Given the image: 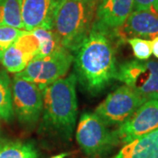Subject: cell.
<instances>
[{
	"label": "cell",
	"mask_w": 158,
	"mask_h": 158,
	"mask_svg": "<svg viewBox=\"0 0 158 158\" xmlns=\"http://www.w3.org/2000/svg\"><path fill=\"white\" fill-rule=\"evenodd\" d=\"M112 158H158V129L126 143Z\"/></svg>",
	"instance_id": "obj_14"
},
{
	"label": "cell",
	"mask_w": 158,
	"mask_h": 158,
	"mask_svg": "<svg viewBox=\"0 0 158 158\" xmlns=\"http://www.w3.org/2000/svg\"><path fill=\"white\" fill-rule=\"evenodd\" d=\"M76 139L88 156H100L119 144L115 131H111L95 113H84L79 118Z\"/></svg>",
	"instance_id": "obj_4"
},
{
	"label": "cell",
	"mask_w": 158,
	"mask_h": 158,
	"mask_svg": "<svg viewBox=\"0 0 158 158\" xmlns=\"http://www.w3.org/2000/svg\"><path fill=\"white\" fill-rule=\"evenodd\" d=\"M141 96L158 94V61L132 60L120 64L116 77Z\"/></svg>",
	"instance_id": "obj_8"
},
{
	"label": "cell",
	"mask_w": 158,
	"mask_h": 158,
	"mask_svg": "<svg viewBox=\"0 0 158 158\" xmlns=\"http://www.w3.org/2000/svg\"><path fill=\"white\" fill-rule=\"evenodd\" d=\"M61 0H20L25 30L37 27L52 29L55 12Z\"/></svg>",
	"instance_id": "obj_12"
},
{
	"label": "cell",
	"mask_w": 158,
	"mask_h": 158,
	"mask_svg": "<svg viewBox=\"0 0 158 158\" xmlns=\"http://www.w3.org/2000/svg\"><path fill=\"white\" fill-rule=\"evenodd\" d=\"M127 42L131 46L134 55L138 60H148L152 55V42L150 40L130 38Z\"/></svg>",
	"instance_id": "obj_20"
},
{
	"label": "cell",
	"mask_w": 158,
	"mask_h": 158,
	"mask_svg": "<svg viewBox=\"0 0 158 158\" xmlns=\"http://www.w3.org/2000/svg\"><path fill=\"white\" fill-rule=\"evenodd\" d=\"M26 31L27 30L9 26H0V61L4 53L14 44L15 41L26 33Z\"/></svg>",
	"instance_id": "obj_19"
},
{
	"label": "cell",
	"mask_w": 158,
	"mask_h": 158,
	"mask_svg": "<svg viewBox=\"0 0 158 158\" xmlns=\"http://www.w3.org/2000/svg\"><path fill=\"white\" fill-rule=\"evenodd\" d=\"M11 98L13 113L19 122L26 129H34L43 111L42 90L15 75L11 81Z\"/></svg>",
	"instance_id": "obj_5"
},
{
	"label": "cell",
	"mask_w": 158,
	"mask_h": 158,
	"mask_svg": "<svg viewBox=\"0 0 158 158\" xmlns=\"http://www.w3.org/2000/svg\"><path fill=\"white\" fill-rule=\"evenodd\" d=\"M134 8V0H101L95 12V22L108 31L117 32Z\"/></svg>",
	"instance_id": "obj_13"
},
{
	"label": "cell",
	"mask_w": 158,
	"mask_h": 158,
	"mask_svg": "<svg viewBox=\"0 0 158 158\" xmlns=\"http://www.w3.org/2000/svg\"><path fill=\"white\" fill-rule=\"evenodd\" d=\"M40 51V42L31 31H26L4 53L0 62L9 73L21 72Z\"/></svg>",
	"instance_id": "obj_10"
},
{
	"label": "cell",
	"mask_w": 158,
	"mask_h": 158,
	"mask_svg": "<svg viewBox=\"0 0 158 158\" xmlns=\"http://www.w3.org/2000/svg\"><path fill=\"white\" fill-rule=\"evenodd\" d=\"M68 155V153H62V154H60V155H57V156H52V157L50 158H65Z\"/></svg>",
	"instance_id": "obj_24"
},
{
	"label": "cell",
	"mask_w": 158,
	"mask_h": 158,
	"mask_svg": "<svg viewBox=\"0 0 158 158\" xmlns=\"http://www.w3.org/2000/svg\"><path fill=\"white\" fill-rule=\"evenodd\" d=\"M116 34L121 41L130 38L152 40L158 36V13L147 10L132 11Z\"/></svg>",
	"instance_id": "obj_11"
},
{
	"label": "cell",
	"mask_w": 158,
	"mask_h": 158,
	"mask_svg": "<svg viewBox=\"0 0 158 158\" xmlns=\"http://www.w3.org/2000/svg\"><path fill=\"white\" fill-rule=\"evenodd\" d=\"M100 1H101V0H88V2H89L90 5L93 6L94 8H97V6L99 4Z\"/></svg>",
	"instance_id": "obj_23"
},
{
	"label": "cell",
	"mask_w": 158,
	"mask_h": 158,
	"mask_svg": "<svg viewBox=\"0 0 158 158\" xmlns=\"http://www.w3.org/2000/svg\"><path fill=\"white\" fill-rule=\"evenodd\" d=\"M76 85L77 77L71 74L42 90L43 111L39 132L43 137L70 141L77 116Z\"/></svg>",
	"instance_id": "obj_2"
},
{
	"label": "cell",
	"mask_w": 158,
	"mask_h": 158,
	"mask_svg": "<svg viewBox=\"0 0 158 158\" xmlns=\"http://www.w3.org/2000/svg\"><path fill=\"white\" fill-rule=\"evenodd\" d=\"M0 158H38V151L31 141L0 140Z\"/></svg>",
	"instance_id": "obj_15"
},
{
	"label": "cell",
	"mask_w": 158,
	"mask_h": 158,
	"mask_svg": "<svg viewBox=\"0 0 158 158\" xmlns=\"http://www.w3.org/2000/svg\"><path fill=\"white\" fill-rule=\"evenodd\" d=\"M96 8L88 0H61L53 18L52 30L61 45L76 52L87 39L95 20Z\"/></svg>",
	"instance_id": "obj_3"
},
{
	"label": "cell",
	"mask_w": 158,
	"mask_h": 158,
	"mask_svg": "<svg viewBox=\"0 0 158 158\" xmlns=\"http://www.w3.org/2000/svg\"><path fill=\"white\" fill-rule=\"evenodd\" d=\"M40 42V51L37 56L40 58L49 56L52 53L63 48L56 33L52 29L37 27L31 31Z\"/></svg>",
	"instance_id": "obj_18"
},
{
	"label": "cell",
	"mask_w": 158,
	"mask_h": 158,
	"mask_svg": "<svg viewBox=\"0 0 158 158\" xmlns=\"http://www.w3.org/2000/svg\"><path fill=\"white\" fill-rule=\"evenodd\" d=\"M147 10L158 13V0H134L133 11Z\"/></svg>",
	"instance_id": "obj_21"
},
{
	"label": "cell",
	"mask_w": 158,
	"mask_h": 158,
	"mask_svg": "<svg viewBox=\"0 0 158 158\" xmlns=\"http://www.w3.org/2000/svg\"><path fill=\"white\" fill-rule=\"evenodd\" d=\"M147 98L124 85L112 91L97 106L94 113L108 127H119Z\"/></svg>",
	"instance_id": "obj_7"
},
{
	"label": "cell",
	"mask_w": 158,
	"mask_h": 158,
	"mask_svg": "<svg viewBox=\"0 0 158 158\" xmlns=\"http://www.w3.org/2000/svg\"><path fill=\"white\" fill-rule=\"evenodd\" d=\"M0 26L24 29L20 0H0Z\"/></svg>",
	"instance_id": "obj_16"
},
{
	"label": "cell",
	"mask_w": 158,
	"mask_h": 158,
	"mask_svg": "<svg viewBox=\"0 0 158 158\" xmlns=\"http://www.w3.org/2000/svg\"><path fill=\"white\" fill-rule=\"evenodd\" d=\"M158 129V94L148 98L141 106L118 127L119 143H128L138 137Z\"/></svg>",
	"instance_id": "obj_9"
},
{
	"label": "cell",
	"mask_w": 158,
	"mask_h": 158,
	"mask_svg": "<svg viewBox=\"0 0 158 158\" xmlns=\"http://www.w3.org/2000/svg\"><path fill=\"white\" fill-rule=\"evenodd\" d=\"M0 140H1V132H0Z\"/></svg>",
	"instance_id": "obj_25"
},
{
	"label": "cell",
	"mask_w": 158,
	"mask_h": 158,
	"mask_svg": "<svg viewBox=\"0 0 158 158\" xmlns=\"http://www.w3.org/2000/svg\"><path fill=\"white\" fill-rule=\"evenodd\" d=\"M151 42H152V54L156 59H158V36L154 38L151 40Z\"/></svg>",
	"instance_id": "obj_22"
},
{
	"label": "cell",
	"mask_w": 158,
	"mask_h": 158,
	"mask_svg": "<svg viewBox=\"0 0 158 158\" xmlns=\"http://www.w3.org/2000/svg\"><path fill=\"white\" fill-rule=\"evenodd\" d=\"M116 32L108 31L95 21L87 39L76 51L75 75L83 89L92 96L105 90L116 77Z\"/></svg>",
	"instance_id": "obj_1"
},
{
	"label": "cell",
	"mask_w": 158,
	"mask_h": 158,
	"mask_svg": "<svg viewBox=\"0 0 158 158\" xmlns=\"http://www.w3.org/2000/svg\"><path fill=\"white\" fill-rule=\"evenodd\" d=\"M13 117L11 81L6 71L0 70V119L11 122Z\"/></svg>",
	"instance_id": "obj_17"
},
{
	"label": "cell",
	"mask_w": 158,
	"mask_h": 158,
	"mask_svg": "<svg viewBox=\"0 0 158 158\" xmlns=\"http://www.w3.org/2000/svg\"><path fill=\"white\" fill-rule=\"evenodd\" d=\"M74 62L70 51L62 48L49 56L34 58L21 72L15 74L38 85L41 90L64 77Z\"/></svg>",
	"instance_id": "obj_6"
}]
</instances>
